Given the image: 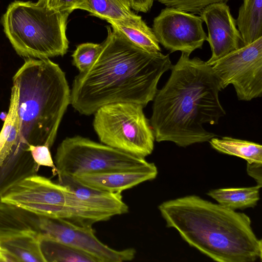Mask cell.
I'll return each instance as SVG.
<instances>
[{
  "label": "cell",
  "mask_w": 262,
  "mask_h": 262,
  "mask_svg": "<svg viewBox=\"0 0 262 262\" xmlns=\"http://www.w3.org/2000/svg\"><path fill=\"white\" fill-rule=\"evenodd\" d=\"M159 210L168 227L190 246L219 262H253L262 242L244 213L192 195L165 201Z\"/></svg>",
  "instance_id": "obj_3"
},
{
  "label": "cell",
  "mask_w": 262,
  "mask_h": 262,
  "mask_svg": "<svg viewBox=\"0 0 262 262\" xmlns=\"http://www.w3.org/2000/svg\"><path fill=\"white\" fill-rule=\"evenodd\" d=\"M261 169L262 163H247V171L248 174L254 179L257 185L261 187Z\"/></svg>",
  "instance_id": "obj_28"
},
{
  "label": "cell",
  "mask_w": 262,
  "mask_h": 262,
  "mask_svg": "<svg viewBox=\"0 0 262 262\" xmlns=\"http://www.w3.org/2000/svg\"><path fill=\"white\" fill-rule=\"evenodd\" d=\"M0 201L38 216L53 218H59L67 207L101 210L78 198L66 186L37 174L10 186Z\"/></svg>",
  "instance_id": "obj_8"
},
{
  "label": "cell",
  "mask_w": 262,
  "mask_h": 262,
  "mask_svg": "<svg viewBox=\"0 0 262 262\" xmlns=\"http://www.w3.org/2000/svg\"><path fill=\"white\" fill-rule=\"evenodd\" d=\"M168 7H172L181 11L193 14H199L200 11L208 5L230 0H156Z\"/></svg>",
  "instance_id": "obj_25"
},
{
  "label": "cell",
  "mask_w": 262,
  "mask_h": 262,
  "mask_svg": "<svg viewBox=\"0 0 262 262\" xmlns=\"http://www.w3.org/2000/svg\"><path fill=\"white\" fill-rule=\"evenodd\" d=\"M256 185L241 188H219L210 190L207 194L219 204L232 210L254 207L259 200V189Z\"/></svg>",
  "instance_id": "obj_19"
},
{
  "label": "cell",
  "mask_w": 262,
  "mask_h": 262,
  "mask_svg": "<svg viewBox=\"0 0 262 262\" xmlns=\"http://www.w3.org/2000/svg\"><path fill=\"white\" fill-rule=\"evenodd\" d=\"M212 69L222 89L232 84L239 100L262 94V37L223 57Z\"/></svg>",
  "instance_id": "obj_10"
},
{
  "label": "cell",
  "mask_w": 262,
  "mask_h": 262,
  "mask_svg": "<svg viewBox=\"0 0 262 262\" xmlns=\"http://www.w3.org/2000/svg\"><path fill=\"white\" fill-rule=\"evenodd\" d=\"M18 99V88L13 85L9 111L0 132V200L2 194L8 188L36 174L39 168L32 158L30 144L21 132L17 112Z\"/></svg>",
  "instance_id": "obj_9"
},
{
  "label": "cell",
  "mask_w": 262,
  "mask_h": 262,
  "mask_svg": "<svg viewBox=\"0 0 262 262\" xmlns=\"http://www.w3.org/2000/svg\"><path fill=\"white\" fill-rule=\"evenodd\" d=\"M94 62L75 77L70 104L79 113L90 115L115 103L145 107L153 100L158 83L172 65L168 54L147 51L114 27Z\"/></svg>",
  "instance_id": "obj_1"
},
{
  "label": "cell",
  "mask_w": 262,
  "mask_h": 262,
  "mask_svg": "<svg viewBox=\"0 0 262 262\" xmlns=\"http://www.w3.org/2000/svg\"><path fill=\"white\" fill-rule=\"evenodd\" d=\"M0 247L7 261L45 262L39 244V233L22 230L0 236Z\"/></svg>",
  "instance_id": "obj_16"
},
{
  "label": "cell",
  "mask_w": 262,
  "mask_h": 262,
  "mask_svg": "<svg viewBox=\"0 0 262 262\" xmlns=\"http://www.w3.org/2000/svg\"><path fill=\"white\" fill-rule=\"evenodd\" d=\"M199 14L207 26V40L212 51L210 58L206 61L208 65L211 66L223 57L244 45L236 28V20L226 3L208 5Z\"/></svg>",
  "instance_id": "obj_13"
},
{
  "label": "cell",
  "mask_w": 262,
  "mask_h": 262,
  "mask_svg": "<svg viewBox=\"0 0 262 262\" xmlns=\"http://www.w3.org/2000/svg\"><path fill=\"white\" fill-rule=\"evenodd\" d=\"M154 0H129L132 9L137 12L146 13L152 7Z\"/></svg>",
  "instance_id": "obj_29"
},
{
  "label": "cell",
  "mask_w": 262,
  "mask_h": 262,
  "mask_svg": "<svg viewBox=\"0 0 262 262\" xmlns=\"http://www.w3.org/2000/svg\"><path fill=\"white\" fill-rule=\"evenodd\" d=\"M37 215L0 201V236L27 230L38 232Z\"/></svg>",
  "instance_id": "obj_21"
},
{
  "label": "cell",
  "mask_w": 262,
  "mask_h": 262,
  "mask_svg": "<svg viewBox=\"0 0 262 262\" xmlns=\"http://www.w3.org/2000/svg\"><path fill=\"white\" fill-rule=\"evenodd\" d=\"M102 47V43L88 42L79 45L72 54L73 64L80 72L85 71L94 62Z\"/></svg>",
  "instance_id": "obj_24"
},
{
  "label": "cell",
  "mask_w": 262,
  "mask_h": 262,
  "mask_svg": "<svg viewBox=\"0 0 262 262\" xmlns=\"http://www.w3.org/2000/svg\"><path fill=\"white\" fill-rule=\"evenodd\" d=\"M18 88L21 134L30 145L51 147L71 92L64 72L49 58H27L12 78Z\"/></svg>",
  "instance_id": "obj_4"
},
{
  "label": "cell",
  "mask_w": 262,
  "mask_h": 262,
  "mask_svg": "<svg viewBox=\"0 0 262 262\" xmlns=\"http://www.w3.org/2000/svg\"><path fill=\"white\" fill-rule=\"evenodd\" d=\"M32 158L38 168L41 166L52 168L54 176L57 175V170L52 159L50 148L44 145H29Z\"/></svg>",
  "instance_id": "obj_26"
},
{
  "label": "cell",
  "mask_w": 262,
  "mask_h": 262,
  "mask_svg": "<svg viewBox=\"0 0 262 262\" xmlns=\"http://www.w3.org/2000/svg\"><path fill=\"white\" fill-rule=\"evenodd\" d=\"M182 52L172 65L164 86L153 99L150 119L155 138L185 147L216 136L203 124H215L225 115L219 94L222 90L211 66Z\"/></svg>",
  "instance_id": "obj_2"
},
{
  "label": "cell",
  "mask_w": 262,
  "mask_h": 262,
  "mask_svg": "<svg viewBox=\"0 0 262 262\" xmlns=\"http://www.w3.org/2000/svg\"><path fill=\"white\" fill-rule=\"evenodd\" d=\"M54 163L57 176H75L85 173L137 170L151 163L79 136L67 137L59 145Z\"/></svg>",
  "instance_id": "obj_7"
},
{
  "label": "cell",
  "mask_w": 262,
  "mask_h": 262,
  "mask_svg": "<svg viewBox=\"0 0 262 262\" xmlns=\"http://www.w3.org/2000/svg\"><path fill=\"white\" fill-rule=\"evenodd\" d=\"M203 22L194 14L166 7L154 18L152 30L158 42L170 52L190 55L207 40Z\"/></svg>",
  "instance_id": "obj_12"
},
{
  "label": "cell",
  "mask_w": 262,
  "mask_h": 262,
  "mask_svg": "<svg viewBox=\"0 0 262 262\" xmlns=\"http://www.w3.org/2000/svg\"><path fill=\"white\" fill-rule=\"evenodd\" d=\"M209 142L212 148L219 152L240 157L247 161V163H262L260 144L229 137L221 139L213 137Z\"/></svg>",
  "instance_id": "obj_22"
},
{
  "label": "cell",
  "mask_w": 262,
  "mask_h": 262,
  "mask_svg": "<svg viewBox=\"0 0 262 262\" xmlns=\"http://www.w3.org/2000/svg\"><path fill=\"white\" fill-rule=\"evenodd\" d=\"M157 174V168L151 163L149 166L140 169L85 173L73 177L81 184L92 188L111 192H122L155 179Z\"/></svg>",
  "instance_id": "obj_14"
},
{
  "label": "cell",
  "mask_w": 262,
  "mask_h": 262,
  "mask_svg": "<svg viewBox=\"0 0 262 262\" xmlns=\"http://www.w3.org/2000/svg\"><path fill=\"white\" fill-rule=\"evenodd\" d=\"M236 23L244 45L262 37V0H243Z\"/></svg>",
  "instance_id": "obj_18"
},
{
  "label": "cell",
  "mask_w": 262,
  "mask_h": 262,
  "mask_svg": "<svg viewBox=\"0 0 262 262\" xmlns=\"http://www.w3.org/2000/svg\"><path fill=\"white\" fill-rule=\"evenodd\" d=\"M70 14L38 2L15 1L8 6L1 23L18 55L49 58L63 56L68 51L66 31Z\"/></svg>",
  "instance_id": "obj_5"
},
{
  "label": "cell",
  "mask_w": 262,
  "mask_h": 262,
  "mask_svg": "<svg viewBox=\"0 0 262 262\" xmlns=\"http://www.w3.org/2000/svg\"><path fill=\"white\" fill-rule=\"evenodd\" d=\"M140 104L120 102L103 105L94 113L93 127L104 144L145 158L154 149L155 136Z\"/></svg>",
  "instance_id": "obj_6"
},
{
  "label": "cell",
  "mask_w": 262,
  "mask_h": 262,
  "mask_svg": "<svg viewBox=\"0 0 262 262\" xmlns=\"http://www.w3.org/2000/svg\"><path fill=\"white\" fill-rule=\"evenodd\" d=\"M58 183L69 188L80 199L113 216L128 211V206L123 201L121 192H111L92 188L69 176H58Z\"/></svg>",
  "instance_id": "obj_15"
},
{
  "label": "cell",
  "mask_w": 262,
  "mask_h": 262,
  "mask_svg": "<svg viewBox=\"0 0 262 262\" xmlns=\"http://www.w3.org/2000/svg\"><path fill=\"white\" fill-rule=\"evenodd\" d=\"M7 261V258L4 253V251L0 247V262Z\"/></svg>",
  "instance_id": "obj_31"
},
{
  "label": "cell",
  "mask_w": 262,
  "mask_h": 262,
  "mask_svg": "<svg viewBox=\"0 0 262 262\" xmlns=\"http://www.w3.org/2000/svg\"><path fill=\"white\" fill-rule=\"evenodd\" d=\"M38 232L77 248L94 257L97 262H123L133 260L134 248L112 249L98 239L91 225L37 215Z\"/></svg>",
  "instance_id": "obj_11"
},
{
  "label": "cell",
  "mask_w": 262,
  "mask_h": 262,
  "mask_svg": "<svg viewBox=\"0 0 262 262\" xmlns=\"http://www.w3.org/2000/svg\"><path fill=\"white\" fill-rule=\"evenodd\" d=\"M84 0H56L52 8L60 11L71 13L80 5Z\"/></svg>",
  "instance_id": "obj_27"
},
{
  "label": "cell",
  "mask_w": 262,
  "mask_h": 262,
  "mask_svg": "<svg viewBox=\"0 0 262 262\" xmlns=\"http://www.w3.org/2000/svg\"><path fill=\"white\" fill-rule=\"evenodd\" d=\"M129 0H84L77 9L88 11L90 15L105 20L110 24L135 27L146 24L141 16L131 10Z\"/></svg>",
  "instance_id": "obj_17"
},
{
  "label": "cell",
  "mask_w": 262,
  "mask_h": 262,
  "mask_svg": "<svg viewBox=\"0 0 262 262\" xmlns=\"http://www.w3.org/2000/svg\"><path fill=\"white\" fill-rule=\"evenodd\" d=\"M121 32L132 42L142 49L151 52L161 51L159 43L152 30L146 24L142 26L130 27L111 24Z\"/></svg>",
  "instance_id": "obj_23"
},
{
  "label": "cell",
  "mask_w": 262,
  "mask_h": 262,
  "mask_svg": "<svg viewBox=\"0 0 262 262\" xmlns=\"http://www.w3.org/2000/svg\"><path fill=\"white\" fill-rule=\"evenodd\" d=\"M56 0H38V2L46 5L50 8H52L53 5Z\"/></svg>",
  "instance_id": "obj_30"
},
{
  "label": "cell",
  "mask_w": 262,
  "mask_h": 262,
  "mask_svg": "<svg viewBox=\"0 0 262 262\" xmlns=\"http://www.w3.org/2000/svg\"><path fill=\"white\" fill-rule=\"evenodd\" d=\"M39 244L45 262H97L89 254L40 233Z\"/></svg>",
  "instance_id": "obj_20"
}]
</instances>
